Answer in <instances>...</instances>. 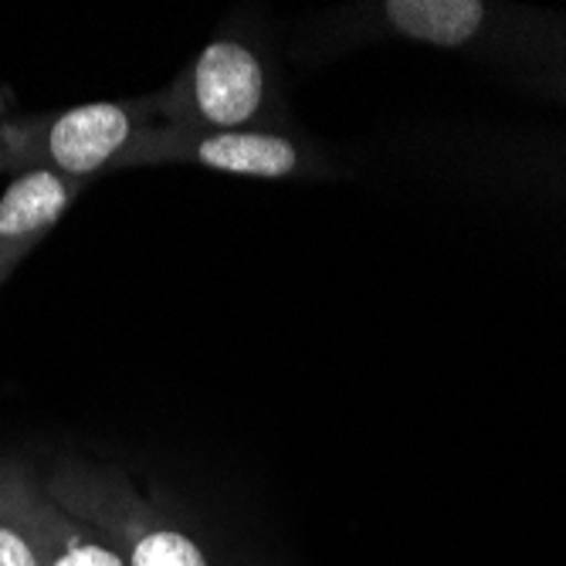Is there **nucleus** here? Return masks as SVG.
<instances>
[{
	"instance_id": "3",
	"label": "nucleus",
	"mask_w": 566,
	"mask_h": 566,
	"mask_svg": "<svg viewBox=\"0 0 566 566\" xmlns=\"http://www.w3.org/2000/svg\"><path fill=\"white\" fill-rule=\"evenodd\" d=\"M157 116L187 129H279L275 88L265 59L241 38H214L153 92Z\"/></svg>"
},
{
	"instance_id": "4",
	"label": "nucleus",
	"mask_w": 566,
	"mask_h": 566,
	"mask_svg": "<svg viewBox=\"0 0 566 566\" xmlns=\"http://www.w3.org/2000/svg\"><path fill=\"white\" fill-rule=\"evenodd\" d=\"M190 164L200 170L254 177V180H295L323 177V164L302 139L282 129H187V126H149L126 160L133 167Z\"/></svg>"
},
{
	"instance_id": "2",
	"label": "nucleus",
	"mask_w": 566,
	"mask_h": 566,
	"mask_svg": "<svg viewBox=\"0 0 566 566\" xmlns=\"http://www.w3.org/2000/svg\"><path fill=\"white\" fill-rule=\"evenodd\" d=\"M41 489L88 523L126 566H208L197 539L143 499L119 469L62 465L41 479Z\"/></svg>"
},
{
	"instance_id": "6",
	"label": "nucleus",
	"mask_w": 566,
	"mask_h": 566,
	"mask_svg": "<svg viewBox=\"0 0 566 566\" xmlns=\"http://www.w3.org/2000/svg\"><path fill=\"white\" fill-rule=\"evenodd\" d=\"M28 516L34 530L38 566H126L88 523L72 516L41 489L38 475L28 485Z\"/></svg>"
},
{
	"instance_id": "8",
	"label": "nucleus",
	"mask_w": 566,
	"mask_h": 566,
	"mask_svg": "<svg viewBox=\"0 0 566 566\" xmlns=\"http://www.w3.org/2000/svg\"><path fill=\"white\" fill-rule=\"evenodd\" d=\"M34 472L0 461V566H38L34 530L28 516V485Z\"/></svg>"
},
{
	"instance_id": "1",
	"label": "nucleus",
	"mask_w": 566,
	"mask_h": 566,
	"mask_svg": "<svg viewBox=\"0 0 566 566\" xmlns=\"http://www.w3.org/2000/svg\"><path fill=\"white\" fill-rule=\"evenodd\" d=\"M157 95L123 102H85V106L21 116L0 123V153L8 174L31 167L55 170L75 180H92L109 170H126V160L143 133L157 126Z\"/></svg>"
},
{
	"instance_id": "9",
	"label": "nucleus",
	"mask_w": 566,
	"mask_h": 566,
	"mask_svg": "<svg viewBox=\"0 0 566 566\" xmlns=\"http://www.w3.org/2000/svg\"><path fill=\"white\" fill-rule=\"evenodd\" d=\"M0 174H8V164H4V153H0Z\"/></svg>"
},
{
	"instance_id": "5",
	"label": "nucleus",
	"mask_w": 566,
	"mask_h": 566,
	"mask_svg": "<svg viewBox=\"0 0 566 566\" xmlns=\"http://www.w3.org/2000/svg\"><path fill=\"white\" fill-rule=\"evenodd\" d=\"M82 187L85 180L44 167H31L11 177L4 193H0V285L55 231Z\"/></svg>"
},
{
	"instance_id": "7",
	"label": "nucleus",
	"mask_w": 566,
	"mask_h": 566,
	"mask_svg": "<svg viewBox=\"0 0 566 566\" xmlns=\"http://www.w3.org/2000/svg\"><path fill=\"white\" fill-rule=\"evenodd\" d=\"M384 24L418 44L431 48H465L472 44L492 18L489 4L479 0H387L380 4Z\"/></svg>"
}]
</instances>
